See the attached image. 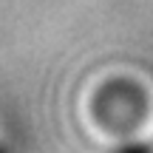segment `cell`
Segmentation results:
<instances>
[{"label": "cell", "mask_w": 153, "mask_h": 153, "mask_svg": "<svg viewBox=\"0 0 153 153\" xmlns=\"http://www.w3.org/2000/svg\"><path fill=\"white\" fill-rule=\"evenodd\" d=\"M114 153H153V148H148V145H122Z\"/></svg>", "instance_id": "6da1fadb"}]
</instances>
